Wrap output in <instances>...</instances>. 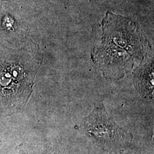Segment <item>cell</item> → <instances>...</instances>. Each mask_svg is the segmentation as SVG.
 <instances>
[{"instance_id":"6da1fadb","label":"cell","mask_w":154,"mask_h":154,"mask_svg":"<svg viewBox=\"0 0 154 154\" xmlns=\"http://www.w3.org/2000/svg\"><path fill=\"white\" fill-rule=\"evenodd\" d=\"M114 26L106 16L102 22V45L97 50V61L106 76L121 78L133 65L134 58L144 55V38L139 26L131 20L108 12Z\"/></svg>"},{"instance_id":"7a4b0ae2","label":"cell","mask_w":154,"mask_h":154,"mask_svg":"<svg viewBox=\"0 0 154 154\" xmlns=\"http://www.w3.org/2000/svg\"><path fill=\"white\" fill-rule=\"evenodd\" d=\"M83 127L106 149L119 148L124 139L129 140V134L118 126L103 108H97L85 119Z\"/></svg>"},{"instance_id":"3957f363","label":"cell","mask_w":154,"mask_h":154,"mask_svg":"<svg viewBox=\"0 0 154 154\" xmlns=\"http://www.w3.org/2000/svg\"><path fill=\"white\" fill-rule=\"evenodd\" d=\"M141 71L138 72L137 84L138 88L144 94L147 93L149 90L151 93L153 88V67L147 66Z\"/></svg>"},{"instance_id":"277c9868","label":"cell","mask_w":154,"mask_h":154,"mask_svg":"<svg viewBox=\"0 0 154 154\" xmlns=\"http://www.w3.org/2000/svg\"><path fill=\"white\" fill-rule=\"evenodd\" d=\"M4 24L5 25L6 27L7 28H12L13 25L14 24V21L13 18H11V17L6 16L4 18Z\"/></svg>"}]
</instances>
